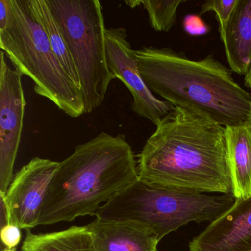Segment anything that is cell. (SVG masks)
<instances>
[{"label":"cell","instance_id":"1","mask_svg":"<svg viewBox=\"0 0 251 251\" xmlns=\"http://www.w3.org/2000/svg\"><path fill=\"white\" fill-rule=\"evenodd\" d=\"M139 179L189 192L233 195L226 127L175 107L137 155Z\"/></svg>","mask_w":251,"mask_h":251},{"label":"cell","instance_id":"2","mask_svg":"<svg viewBox=\"0 0 251 251\" xmlns=\"http://www.w3.org/2000/svg\"><path fill=\"white\" fill-rule=\"evenodd\" d=\"M136 56L145 84L173 106L225 127L248 122L251 94L214 55L194 60L170 48L149 46L136 50Z\"/></svg>","mask_w":251,"mask_h":251},{"label":"cell","instance_id":"3","mask_svg":"<svg viewBox=\"0 0 251 251\" xmlns=\"http://www.w3.org/2000/svg\"><path fill=\"white\" fill-rule=\"evenodd\" d=\"M139 180L137 161L124 135L100 133L59 163L47 191L38 226L94 216Z\"/></svg>","mask_w":251,"mask_h":251},{"label":"cell","instance_id":"4","mask_svg":"<svg viewBox=\"0 0 251 251\" xmlns=\"http://www.w3.org/2000/svg\"><path fill=\"white\" fill-rule=\"evenodd\" d=\"M10 14L0 29V48L14 69L33 80L37 95L73 118L85 114L81 91L76 87L52 50L48 36L27 0H9Z\"/></svg>","mask_w":251,"mask_h":251},{"label":"cell","instance_id":"5","mask_svg":"<svg viewBox=\"0 0 251 251\" xmlns=\"http://www.w3.org/2000/svg\"><path fill=\"white\" fill-rule=\"evenodd\" d=\"M233 195H208L137 181L100 207L95 217L130 220L149 227L161 241L192 222L214 221L234 203Z\"/></svg>","mask_w":251,"mask_h":251},{"label":"cell","instance_id":"6","mask_svg":"<svg viewBox=\"0 0 251 251\" xmlns=\"http://www.w3.org/2000/svg\"><path fill=\"white\" fill-rule=\"evenodd\" d=\"M78 73L85 114L99 108L115 79L107 62L102 7L98 0H46Z\"/></svg>","mask_w":251,"mask_h":251},{"label":"cell","instance_id":"7","mask_svg":"<svg viewBox=\"0 0 251 251\" xmlns=\"http://www.w3.org/2000/svg\"><path fill=\"white\" fill-rule=\"evenodd\" d=\"M59 163L36 157L20 169L6 193L0 194V210L5 223L21 230L38 226L47 191Z\"/></svg>","mask_w":251,"mask_h":251},{"label":"cell","instance_id":"8","mask_svg":"<svg viewBox=\"0 0 251 251\" xmlns=\"http://www.w3.org/2000/svg\"><path fill=\"white\" fill-rule=\"evenodd\" d=\"M1 52L0 63V194H5L14 179V168L21 142L26 101L22 77Z\"/></svg>","mask_w":251,"mask_h":251},{"label":"cell","instance_id":"9","mask_svg":"<svg viewBox=\"0 0 251 251\" xmlns=\"http://www.w3.org/2000/svg\"><path fill=\"white\" fill-rule=\"evenodd\" d=\"M105 46L107 62L111 73L115 79L126 85L133 96L132 109L156 126L175 107L157 98L145 84L138 67L136 51L127 40L126 29L106 28Z\"/></svg>","mask_w":251,"mask_h":251},{"label":"cell","instance_id":"10","mask_svg":"<svg viewBox=\"0 0 251 251\" xmlns=\"http://www.w3.org/2000/svg\"><path fill=\"white\" fill-rule=\"evenodd\" d=\"M189 251H251V195L235 199L189 242Z\"/></svg>","mask_w":251,"mask_h":251},{"label":"cell","instance_id":"11","mask_svg":"<svg viewBox=\"0 0 251 251\" xmlns=\"http://www.w3.org/2000/svg\"><path fill=\"white\" fill-rule=\"evenodd\" d=\"M96 251H158V236L142 223L95 219L86 225Z\"/></svg>","mask_w":251,"mask_h":251},{"label":"cell","instance_id":"12","mask_svg":"<svg viewBox=\"0 0 251 251\" xmlns=\"http://www.w3.org/2000/svg\"><path fill=\"white\" fill-rule=\"evenodd\" d=\"M220 39L230 70L245 75L251 66V0H237Z\"/></svg>","mask_w":251,"mask_h":251},{"label":"cell","instance_id":"13","mask_svg":"<svg viewBox=\"0 0 251 251\" xmlns=\"http://www.w3.org/2000/svg\"><path fill=\"white\" fill-rule=\"evenodd\" d=\"M233 196L244 199L251 195V126L249 123L226 127Z\"/></svg>","mask_w":251,"mask_h":251},{"label":"cell","instance_id":"14","mask_svg":"<svg viewBox=\"0 0 251 251\" xmlns=\"http://www.w3.org/2000/svg\"><path fill=\"white\" fill-rule=\"evenodd\" d=\"M22 251H96L89 229L72 226L61 231L33 233L27 230Z\"/></svg>","mask_w":251,"mask_h":251},{"label":"cell","instance_id":"15","mask_svg":"<svg viewBox=\"0 0 251 251\" xmlns=\"http://www.w3.org/2000/svg\"><path fill=\"white\" fill-rule=\"evenodd\" d=\"M29 8L40 23L48 36L54 53L70 80L81 91L80 78L67 44L52 11L46 0H27Z\"/></svg>","mask_w":251,"mask_h":251},{"label":"cell","instance_id":"16","mask_svg":"<svg viewBox=\"0 0 251 251\" xmlns=\"http://www.w3.org/2000/svg\"><path fill=\"white\" fill-rule=\"evenodd\" d=\"M184 0L141 1L149 17L151 27L158 32H169L176 25L177 11Z\"/></svg>","mask_w":251,"mask_h":251},{"label":"cell","instance_id":"17","mask_svg":"<svg viewBox=\"0 0 251 251\" xmlns=\"http://www.w3.org/2000/svg\"><path fill=\"white\" fill-rule=\"evenodd\" d=\"M236 3L237 0H207L201 7L200 16L207 12L215 13L219 23V32L221 36L227 27V23Z\"/></svg>","mask_w":251,"mask_h":251},{"label":"cell","instance_id":"18","mask_svg":"<svg viewBox=\"0 0 251 251\" xmlns=\"http://www.w3.org/2000/svg\"><path fill=\"white\" fill-rule=\"evenodd\" d=\"M183 28L185 33L191 36H205L209 32L207 23L197 14H187L183 20Z\"/></svg>","mask_w":251,"mask_h":251},{"label":"cell","instance_id":"19","mask_svg":"<svg viewBox=\"0 0 251 251\" xmlns=\"http://www.w3.org/2000/svg\"><path fill=\"white\" fill-rule=\"evenodd\" d=\"M21 239V229L18 226L1 222V246L17 250Z\"/></svg>","mask_w":251,"mask_h":251},{"label":"cell","instance_id":"20","mask_svg":"<svg viewBox=\"0 0 251 251\" xmlns=\"http://www.w3.org/2000/svg\"><path fill=\"white\" fill-rule=\"evenodd\" d=\"M10 14L9 0H0V29L3 28Z\"/></svg>","mask_w":251,"mask_h":251},{"label":"cell","instance_id":"21","mask_svg":"<svg viewBox=\"0 0 251 251\" xmlns=\"http://www.w3.org/2000/svg\"><path fill=\"white\" fill-rule=\"evenodd\" d=\"M244 83H245V86L251 90V66L246 74L245 75Z\"/></svg>","mask_w":251,"mask_h":251},{"label":"cell","instance_id":"22","mask_svg":"<svg viewBox=\"0 0 251 251\" xmlns=\"http://www.w3.org/2000/svg\"><path fill=\"white\" fill-rule=\"evenodd\" d=\"M126 4H127L131 8H134V7L141 5V1H127L126 2Z\"/></svg>","mask_w":251,"mask_h":251},{"label":"cell","instance_id":"23","mask_svg":"<svg viewBox=\"0 0 251 251\" xmlns=\"http://www.w3.org/2000/svg\"><path fill=\"white\" fill-rule=\"evenodd\" d=\"M15 249H10V248H5V247L0 246V251H16Z\"/></svg>","mask_w":251,"mask_h":251},{"label":"cell","instance_id":"24","mask_svg":"<svg viewBox=\"0 0 251 251\" xmlns=\"http://www.w3.org/2000/svg\"><path fill=\"white\" fill-rule=\"evenodd\" d=\"M248 123H249L250 126H251V114H250V117H249V119H248Z\"/></svg>","mask_w":251,"mask_h":251},{"label":"cell","instance_id":"25","mask_svg":"<svg viewBox=\"0 0 251 251\" xmlns=\"http://www.w3.org/2000/svg\"></svg>","mask_w":251,"mask_h":251}]
</instances>
